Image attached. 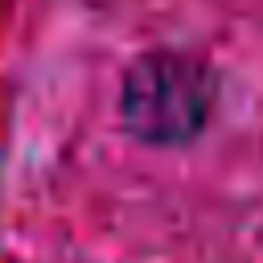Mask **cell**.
<instances>
[{
	"instance_id": "obj_1",
	"label": "cell",
	"mask_w": 263,
	"mask_h": 263,
	"mask_svg": "<svg viewBox=\"0 0 263 263\" xmlns=\"http://www.w3.org/2000/svg\"><path fill=\"white\" fill-rule=\"evenodd\" d=\"M214 111V74L205 62L185 53H148L140 58L119 90L123 127L152 144L177 148L201 136Z\"/></svg>"
}]
</instances>
